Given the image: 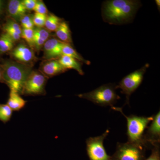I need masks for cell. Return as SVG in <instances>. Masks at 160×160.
Listing matches in <instances>:
<instances>
[{
    "instance_id": "cell-1",
    "label": "cell",
    "mask_w": 160,
    "mask_h": 160,
    "mask_svg": "<svg viewBox=\"0 0 160 160\" xmlns=\"http://www.w3.org/2000/svg\"><path fill=\"white\" fill-rule=\"evenodd\" d=\"M141 6L138 1H106L102 6V17L104 22L111 25L127 24L133 20Z\"/></svg>"
},
{
    "instance_id": "cell-2",
    "label": "cell",
    "mask_w": 160,
    "mask_h": 160,
    "mask_svg": "<svg viewBox=\"0 0 160 160\" xmlns=\"http://www.w3.org/2000/svg\"><path fill=\"white\" fill-rule=\"evenodd\" d=\"M3 69V81L10 91L21 94L24 83L31 72L30 68L21 63L8 62L4 64Z\"/></svg>"
},
{
    "instance_id": "cell-3",
    "label": "cell",
    "mask_w": 160,
    "mask_h": 160,
    "mask_svg": "<svg viewBox=\"0 0 160 160\" xmlns=\"http://www.w3.org/2000/svg\"><path fill=\"white\" fill-rule=\"evenodd\" d=\"M111 109L115 111L120 112L126 118L127 120L128 142L139 144L145 147L143 142L145 131L148 125L153 119V116L149 117L138 116L133 115L127 116L123 113L122 108L112 106Z\"/></svg>"
},
{
    "instance_id": "cell-4",
    "label": "cell",
    "mask_w": 160,
    "mask_h": 160,
    "mask_svg": "<svg viewBox=\"0 0 160 160\" xmlns=\"http://www.w3.org/2000/svg\"><path fill=\"white\" fill-rule=\"evenodd\" d=\"M116 86L112 84H106L89 92L78 95V96L98 106L112 107L120 99L116 92Z\"/></svg>"
},
{
    "instance_id": "cell-5",
    "label": "cell",
    "mask_w": 160,
    "mask_h": 160,
    "mask_svg": "<svg viewBox=\"0 0 160 160\" xmlns=\"http://www.w3.org/2000/svg\"><path fill=\"white\" fill-rule=\"evenodd\" d=\"M145 148L139 144L118 143L111 160H145Z\"/></svg>"
},
{
    "instance_id": "cell-6",
    "label": "cell",
    "mask_w": 160,
    "mask_h": 160,
    "mask_svg": "<svg viewBox=\"0 0 160 160\" xmlns=\"http://www.w3.org/2000/svg\"><path fill=\"white\" fill-rule=\"evenodd\" d=\"M149 67V64H146L141 69L123 78L116 86V89H121V92L126 96V103L127 104H129L131 95L138 89L142 82L144 74Z\"/></svg>"
},
{
    "instance_id": "cell-7",
    "label": "cell",
    "mask_w": 160,
    "mask_h": 160,
    "mask_svg": "<svg viewBox=\"0 0 160 160\" xmlns=\"http://www.w3.org/2000/svg\"><path fill=\"white\" fill-rule=\"evenodd\" d=\"M109 132L107 129L99 136L90 137L86 141V150L89 160H111L104 146V141Z\"/></svg>"
},
{
    "instance_id": "cell-8",
    "label": "cell",
    "mask_w": 160,
    "mask_h": 160,
    "mask_svg": "<svg viewBox=\"0 0 160 160\" xmlns=\"http://www.w3.org/2000/svg\"><path fill=\"white\" fill-rule=\"evenodd\" d=\"M46 77L41 72L31 71L23 85L21 94L25 95H40L46 93Z\"/></svg>"
},
{
    "instance_id": "cell-9",
    "label": "cell",
    "mask_w": 160,
    "mask_h": 160,
    "mask_svg": "<svg viewBox=\"0 0 160 160\" xmlns=\"http://www.w3.org/2000/svg\"><path fill=\"white\" fill-rule=\"evenodd\" d=\"M151 124L146 128L143 137L144 146L146 148H152L160 142V112L153 116Z\"/></svg>"
},
{
    "instance_id": "cell-10",
    "label": "cell",
    "mask_w": 160,
    "mask_h": 160,
    "mask_svg": "<svg viewBox=\"0 0 160 160\" xmlns=\"http://www.w3.org/2000/svg\"><path fill=\"white\" fill-rule=\"evenodd\" d=\"M64 42L56 38L48 40L44 45V54L47 59L59 58L62 55Z\"/></svg>"
},
{
    "instance_id": "cell-11",
    "label": "cell",
    "mask_w": 160,
    "mask_h": 160,
    "mask_svg": "<svg viewBox=\"0 0 160 160\" xmlns=\"http://www.w3.org/2000/svg\"><path fill=\"white\" fill-rule=\"evenodd\" d=\"M11 55L15 59L23 63H29L33 61L35 56L33 51L24 44H20L12 50Z\"/></svg>"
},
{
    "instance_id": "cell-12",
    "label": "cell",
    "mask_w": 160,
    "mask_h": 160,
    "mask_svg": "<svg viewBox=\"0 0 160 160\" xmlns=\"http://www.w3.org/2000/svg\"><path fill=\"white\" fill-rule=\"evenodd\" d=\"M67 69L60 64L58 60H50L44 63L41 68V72L47 77H52L65 72Z\"/></svg>"
},
{
    "instance_id": "cell-13",
    "label": "cell",
    "mask_w": 160,
    "mask_h": 160,
    "mask_svg": "<svg viewBox=\"0 0 160 160\" xmlns=\"http://www.w3.org/2000/svg\"><path fill=\"white\" fill-rule=\"evenodd\" d=\"M26 9L22 1L11 0L8 5V12L12 17L16 20H20L25 15Z\"/></svg>"
},
{
    "instance_id": "cell-14",
    "label": "cell",
    "mask_w": 160,
    "mask_h": 160,
    "mask_svg": "<svg viewBox=\"0 0 160 160\" xmlns=\"http://www.w3.org/2000/svg\"><path fill=\"white\" fill-rule=\"evenodd\" d=\"M59 62L66 69H73L78 72L80 75L84 74L82 68V64L74 58L66 55H62L58 60Z\"/></svg>"
},
{
    "instance_id": "cell-15",
    "label": "cell",
    "mask_w": 160,
    "mask_h": 160,
    "mask_svg": "<svg viewBox=\"0 0 160 160\" xmlns=\"http://www.w3.org/2000/svg\"><path fill=\"white\" fill-rule=\"evenodd\" d=\"M27 102L21 97L19 93L10 91L7 105L12 111H18L26 106Z\"/></svg>"
},
{
    "instance_id": "cell-16",
    "label": "cell",
    "mask_w": 160,
    "mask_h": 160,
    "mask_svg": "<svg viewBox=\"0 0 160 160\" xmlns=\"http://www.w3.org/2000/svg\"><path fill=\"white\" fill-rule=\"evenodd\" d=\"M56 32V34L60 41L71 45L72 43L71 33L69 25L66 22H62Z\"/></svg>"
},
{
    "instance_id": "cell-17",
    "label": "cell",
    "mask_w": 160,
    "mask_h": 160,
    "mask_svg": "<svg viewBox=\"0 0 160 160\" xmlns=\"http://www.w3.org/2000/svg\"><path fill=\"white\" fill-rule=\"evenodd\" d=\"M62 55L68 56L74 58L79 62H82L87 65L90 64V62L83 58L82 56L80 55L75 50L70 44L64 43L62 49Z\"/></svg>"
},
{
    "instance_id": "cell-18",
    "label": "cell",
    "mask_w": 160,
    "mask_h": 160,
    "mask_svg": "<svg viewBox=\"0 0 160 160\" xmlns=\"http://www.w3.org/2000/svg\"><path fill=\"white\" fill-rule=\"evenodd\" d=\"M14 42L7 33H3L0 37V52L10 51L14 46Z\"/></svg>"
},
{
    "instance_id": "cell-19",
    "label": "cell",
    "mask_w": 160,
    "mask_h": 160,
    "mask_svg": "<svg viewBox=\"0 0 160 160\" xmlns=\"http://www.w3.org/2000/svg\"><path fill=\"white\" fill-rule=\"evenodd\" d=\"M62 22V20L57 16L50 14L46 18L45 26L48 31H56Z\"/></svg>"
},
{
    "instance_id": "cell-20",
    "label": "cell",
    "mask_w": 160,
    "mask_h": 160,
    "mask_svg": "<svg viewBox=\"0 0 160 160\" xmlns=\"http://www.w3.org/2000/svg\"><path fill=\"white\" fill-rule=\"evenodd\" d=\"M12 111L7 104H0V121L4 123L9 122L12 116Z\"/></svg>"
},
{
    "instance_id": "cell-21",
    "label": "cell",
    "mask_w": 160,
    "mask_h": 160,
    "mask_svg": "<svg viewBox=\"0 0 160 160\" xmlns=\"http://www.w3.org/2000/svg\"><path fill=\"white\" fill-rule=\"evenodd\" d=\"M21 37L27 42L31 48H33L34 29H23Z\"/></svg>"
},
{
    "instance_id": "cell-22",
    "label": "cell",
    "mask_w": 160,
    "mask_h": 160,
    "mask_svg": "<svg viewBox=\"0 0 160 160\" xmlns=\"http://www.w3.org/2000/svg\"><path fill=\"white\" fill-rule=\"evenodd\" d=\"M47 18L46 15L40 14L35 12L32 19L34 25L38 28H42L45 26V23Z\"/></svg>"
},
{
    "instance_id": "cell-23",
    "label": "cell",
    "mask_w": 160,
    "mask_h": 160,
    "mask_svg": "<svg viewBox=\"0 0 160 160\" xmlns=\"http://www.w3.org/2000/svg\"><path fill=\"white\" fill-rule=\"evenodd\" d=\"M4 31L10 30L22 35V29L19 24L15 21H10L8 22L4 26Z\"/></svg>"
},
{
    "instance_id": "cell-24",
    "label": "cell",
    "mask_w": 160,
    "mask_h": 160,
    "mask_svg": "<svg viewBox=\"0 0 160 160\" xmlns=\"http://www.w3.org/2000/svg\"><path fill=\"white\" fill-rule=\"evenodd\" d=\"M34 35L45 42L48 40L49 36V31L42 28H38L34 29Z\"/></svg>"
},
{
    "instance_id": "cell-25",
    "label": "cell",
    "mask_w": 160,
    "mask_h": 160,
    "mask_svg": "<svg viewBox=\"0 0 160 160\" xmlns=\"http://www.w3.org/2000/svg\"><path fill=\"white\" fill-rule=\"evenodd\" d=\"M23 29H33L34 24L32 18L28 15H24L20 20Z\"/></svg>"
},
{
    "instance_id": "cell-26",
    "label": "cell",
    "mask_w": 160,
    "mask_h": 160,
    "mask_svg": "<svg viewBox=\"0 0 160 160\" xmlns=\"http://www.w3.org/2000/svg\"><path fill=\"white\" fill-rule=\"evenodd\" d=\"M33 10L37 13L46 15L48 13V9L46 8V5L42 1H37Z\"/></svg>"
},
{
    "instance_id": "cell-27",
    "label": "cell",
    "mask_w": 160,
    "mask_h": 160,
    "mask_svg": "<svg viewBox=\"0 0 160 160\" xmlns=\"http://www.w3.org/2000/svg\"><path fill=\"white\" fill-rule=\"evenodd\" d=\"M145 160H160V145H156L152 148L151 154Z\"/></svg>"
},
{
    "instance_id": "cell-28",
    "label": "cell",
    "mask_w": 160,
    "mask_h": 160,
    "mask_svg": "<svg viewBox=\"0 0 160 160\" xmlns=\"http://www.w3.org/2000/svg\"><path fill=\"white\" fill-rule=\"evenodd\" d=\"M37 1L36 0H24L22 1L23 5L25 6L26 10H34Z\"/></svg>"
},
{
    "instance_id": "cell-29",
    "label": "cell",
    "mask_w": 160,
    "mask_h": 160,
    "mask_svg": "<svg viewBox=\"0 0 160 160\" xmlns=\"http://www.w3.org/2000/svg\"><path fill=\"white\" fill-rule=\"evenodd\" d=\"M155 2L156 3L157 5L158 6V9H159V10H160V1L159 0H156Z\"/></svg>"
},
{
    "instance_id": "cell-30",
    "label": "cell",
    "mask_w": 160,
    "mask_h": 160,
    "mask_svg": "<svg viewBox=\"0 0 160 160\" xmlns=\"http://www.w3.org/2000/svg\"><path fill=\"white\" fill-rule=\"evenodd\" d=\"M2 81H3V73L1 69H0V82Z\"/></svg>"
},
{
    "instance_id": "cell-31",
    "label": "cell",
    "mask_w": 160,
    "mask_h": 160,
    "mask_svg": "<svg viewBox=\"0 0 160 160\" xmlns=\"http://www.w3.org/2000/svg\"><path fill=\"white\" fill-rule=\"evenodd\" d=\"M2 2H1V1H0V10H1V7H2Z\"/></svg>"
}]
</instances>
